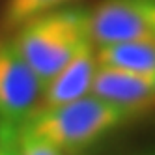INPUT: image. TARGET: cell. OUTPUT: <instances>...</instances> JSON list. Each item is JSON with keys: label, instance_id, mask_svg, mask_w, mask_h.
Here are the masks:
<instances>
[{"label": "cell", "instance_id": "obj_1", "mask_svg": "<svg viewBox=\"0 0 155 155\" xmlns=\"http://www.w3.org/2000/svg\"><path fill=\"white\" fill-rule=\"evenodd\" d=\"M137 116L94 94L77 101L38 108L21 127L51 142L65 155L90 150Z\"/></svg>", "mask_w": 155, "mask_h": 155}, {"label": "cell", "instance_id": "obj_2", "mask_svg": "<svg viewBox=\"0 0 155 155\" xmlns=\"http://www.w3.org/2000/svg\"><path fill=\"white\" fill-rule=\"evenodd\" d=\"M15 49L45 84L82 47L90 45L88 8L65 6L41 13L13 30Z\"/></svg>", "mask_w": 155, "mask_h": 155}, {"label": "cell", "instance_id": "obj_3", "mask_svg": "<svg viewBox=\"0 0 155 155\" xmlns=\"http://www.w3.org/2000/svg\"><path fill=\"white\" fill-rule=\"evenodd\" d=\"M43 82L15 49L0 38V129L17 131L38 110Z\"/></svg>", "mask_w": 155, "mask_h": 155}, {"label": "cell", "instance_id": "obj_4", "mask_svg": "<svg viewBox=\"0 0 155 155\" xmlns=\"http://www.w3.org/2000/svg\"><path fill=\"white\" fill-rule=\"evenodd\" d=\"M88 32L94 47L151 36L138 0H99L88 9Z\"/></svg>", "mask_w": 155, "mask_h": 155}, {"label": "cell", "instance_id": "obj_5", "mask_svg": "<svg viewBox=\"0 0 155 155\" xmlns=\"http://www.w3.org/2000/svg\"><path fill=\"white\" fill-rule=\"evenodd\" d=\"M92 94L138 118L146 110L155 108V77L99 65Z\"/></svg>", "mask_w": 155, "mask_h": 155}, {"label": "cell", "instance_id": "obj_6", "mask_svg": "<svg viewBox=\"0 0 155 155\" xmlns=\"http://www.w3.org/2000/svg\"><path fill=\"white\" fill-rule=\"evenodd\" d=\"M97 68L99 62L95 58V47L90 43L82 47L58 73H54L43 84L41 101L38 108L58 107L90 95Z\"/></svg>", "mask_w": 155, "mask_h": 155}, {"label": "cell", "instance_id": "obj_7", "mask_svg": "<svg viewBox=\"0 0 155 155\" xmlns=\"http://www.w3.org/2000/svg\"><path fill=\"white\" fill-rule=\"evenodd\" d=\"M99 65L155 77V38L146 36L116 45L95 47Z\"/></svg>", "mask_w": 155, "mask_h": 155}, {"label": "cell", "instance_id": "obj_8", "mask_svg": "<svg viewBox=\"0 0 155 155\" xmlns=\"http://www.w3.org/2000/svg\"><path fill=\"white\" fill-rule=\"evenodd\" d=\"M75 2L79 0H6L2 13V28L6 32H12L41 13L71 6Z\"/></svg>", "mask_w": 155, "mask_h": 155}, {"label": "cell", "instance_id": "obj_9", "mask_svg": "<svg viewBox=\"0 0 155 155\" xmlns=\"http://www.w3.org/2000/svg\"><path fill=\"white\" fill-rule=\"evenodd\" d=\"M17 148H19V155H65L56 146H52L51 142L43 140L41 137L30 133L25 127H19Z\"/></svg>", "mask_w": 155, "mask_h": 155}, {"label": "cell", "instance_id": "obj_10", "mask_svg": "<svg viewBox=\"0 0 155 155\" xmlns=\"http://www.w3.org/2000/svg\"><path fill=\"white\" fill-rule=\"evenodd\" d=\"M17 131L0 129V155H19L17 148Z\"/></svg>", "mask_w": 155, "mask_h": 155}, {"label": "cell", "instance_id": "obj_11", "mask_svg": "<svg viewBox=\"0 0 155 155\" xmlns=\"http://www.w3.org/2000/svg\"><path fill=\"white\" fill-rule=\"evenodd\" d=\"M138 2H140L142 12H144V17H146L150 34L155 38V0H138Z\"/></svg>", "mask_w": 155, "mask_h": 155}, {"label": "cell", "instance_id": "obj_12", "mask_svg": "<svg viewBox=\"0 0 155 155\" xmlns=\"http://www.w3.org/2000/svg\"><path fill=\"white\" fill-rule=\"evenodd\" d=\"M142 155H155V151H151V153H142Z\"/></svg>", "mask_w": 155, "mask_h": 155}]
</instances>
